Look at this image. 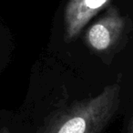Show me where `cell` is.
Listing matches in <instances>:
<instances>
[{"label": "cell", "instance_id": "obj_1", "mask_svg": "<svg viewBox=\"0 0 133 133\" xmlns=\"http://www.w3.org/2000/svg\"><path fill=\"white\" fill-rule=\"evenodd\" d=\"M119 100V85L107 86L98 96L57 113L42 133H100L116 113Z\"/></svg>", "mask_w": 133, "mask_h": 133}, {"label": "cell", "instance_id": "obj_2", "mask_svg": "<svg viewBox=\"0 0 133 133\" xmlns=\"http://www.w3.org/2000/svg\"><path fill=\"white\" fill-rule=\"evenodd\" d=\"M124 28V17L116 8L110 6L101 18L89 26L86 33V42L93 51H107L118 41Z\"/></svg>", "mask_w": 133, "mask_h": 133}, {"label": "cell", "instance_id": "obj_3", "mask_svg": "<svg viewBox=\"0 0 133 133\" xmlns=\"http://www.w3.org/2000/svg\"><path fill=\"white\" fill-rule=\"evenodd\" d=\"M112 0H69L65 9V40L73 41L83 28Z\"/></svg>", "mask_w": 133, "mask_h": 133}, {"label": "cell", "instance_id": "obj_4", "mask_svg": "<svg viewBox=\"0 0 133 133\" xmlns=\"http://www.w3.org/2000/svg\"><path fill=\"white\" fill-rule=\"evenodd\" d=\"M128 133H133V115H132V118H131L130 123H129V130H128Z\"/></svg>", "mask_w": 133, "mask_h": 133}, {"label": "cell", "instance_id": "obj_5", "mask_svg": "<svg viewBox=\"0 0 133 133\" xmlns=\"http://www.w3.org/2000/svg\"><path fill=\"white\" fill-rule=\"evenodd\" d=\"M0 133H10V132H9V130H8V128L4 127V128H2V129H0Z\"/></svg>", "mask_w": 133, "mask_h": 133}]
</instances>
